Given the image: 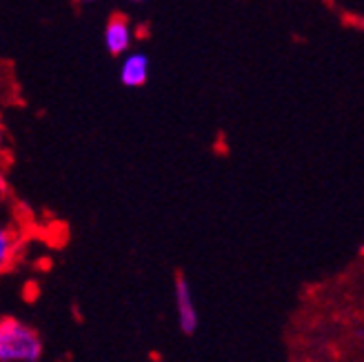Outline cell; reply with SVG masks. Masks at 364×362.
I'll return each mask as SVG.
<instances>
[{"mask_svg":"<svg viewBox=\"0 0 364 362\" xmlns=\"http://www.w3.org/2000/svg\"><path fill=\"white\" fill-rule=\"evenodd\" d=\"M129 43H132V31H129L127 18L120 14L112 16V21L107 23V29H105L107 51L112 53V56H120V53H124L127 49H129Z\"/></svg>","mask_w":364,"mask_h":362,"instance_id":"obj_3","label":"cell"},{"mask_svg":"<svg viewBox=\"0 0 364 362\" xmlns=\"http://www.w3.org/2000/svg\"><path fill=\"white\" fill-rule=\"evenodd\" d=\"M41 358V336L21 320L3 318L0 322V362H38Z\"/></svg>","mask_w":364,"mask_h":362,"instance_id":"obj_1","label":"cell"},{"mask_svg":"<svg viewBox=\"0 0 364 362\" xmlns=\"http://www.w3.org/2000/svg\"><path fill=\"white\" fill-rule=\"evenodd\" d=\"M149 76V60L144 53H129L120 67V80L124 87H142Z\"/></svg>","mask_w":364,"mask_h":362,"instance_id":"obj_4","label":"cell"},{"mask_svg":"<svg viewBox=\"0 0 364 362\" xmlns=\"http://www.w3.org/2000/svg\"><path fill=\"white\" fill-rule=\"evenodd\" d=\"M134 3H140V0H134Z\"/></svg>","mask_w":364,"mask_h":362,"instance_id":"obj_7","label":"cell"},{"mask_svg":"<svg viewBox=\"0 0 364 362\" xmlns=\"http://www.w3.org/2000/svg\"><path fill=\"white\" fill-rule=\"evenodd\" d=\"M176 314H178L180 331L191 336L198 329V312L191 298V287L182 274L176 278Z\"/></svg>","mask_w":364,"mask_h":362,"instance_id":"obj_2","label":"cell"},{"mask_svg":"<svg viewBox=\"0 0 364 362\" xmlns=\"http://www.w3.org/2000/svg\"><path fill=\"white\" fill-rule=\"evenodd\" d=\"M9 251H11V238L7 231H0V262H7L9 258Z\"/></svg>","mask_w":364,"mask_h":362,"instance_id":"obj_5","label":"cell"},{"mask_svg":"<svg viewBox=\"0 0 364 362\" xmlns=\"http://www.w3.org/2000/svg\"><path fill=\"white\" fill-rule=\"evenodd\" d=\"M80 3H89V0H80Z\"/></svg>","mask_w":364,"mask_h":362,"instance_id":"obj_6","label":"cell"}]
</instances>
